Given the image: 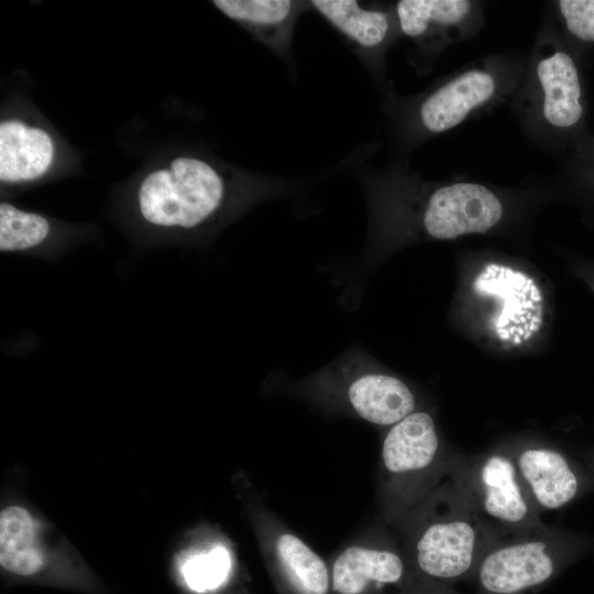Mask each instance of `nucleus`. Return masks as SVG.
<instances>
[{
	"mask_svg": "<svg viewBox=\"0 0 594 594\" xmlns=\"http://www.w3.org/2000/svg\"><path fill=\"white\" fill-rule=\"evenodd\" d=\"M403 552L416 578L450 585L473 579L485 551L499 538L448 477L400 518Z\"/></svg>",
	"mask_w": 594,
	"mask_h": 594,
	"instance_id": "1",
	"label": "nucleus"
},
{
	"mask_svg": "<svg viewBox=\"0 0 594 594\" xmlns=\"http://www.w3.org/2000/svg\"><path fill=\"white\" fill-rule=\"evenodd\" d=\"M300 387L319 405L378 427L388 428L417 410L408 384L375 369L360 346L344 351L306 377Z\"/></svg>",
	"mask_w": 594,
	"mask_h": 594,
	"instance_id": "2",
	"label": "nucleus"
},
{
	"mask_svg": "<svg viewBox=\"0 0 594 594\" xmlns=\"http://www.w3.org/2000/svg\"><path fill=\"white\" fill-rule=\"evenodd\" d=\"M451 457L428 411L415 410L388 427L381 464L392 513L402 518L427 498L446 480Z\"/></svg>",
	"mask_w": 594,
	"mask_h": 594,
	"instance_id": "3",
	"label": "nucleus"
},
{
	"mask_svg": "<svg viewBox=\"0 0 594 594\" xmlns=\"http://www.w3.org/2000/svg\"><path fill=\"white\" fill-rule=\"evenodd\" d=\"M448 477L502 538L546 527L508 447L479 454L453 453Z\"/></svg>",
	"mask_w": 594,
	"mask_h": 594,
	"instance_id": "4",
	"label": "nucleus"
},
{
	"mask_svg": "<svg viewBox=\"0 0 594 594\" xmlns=\"http://www.w3.org/2000/svg\"><path fill=\"white\" fill-rule=\"evenodd\" d=\"M229 188L224 177L209 162L180 156L170 169L150 173L138 191L140 212L151 224L191 230L226 208Z\"/></svg>",
	"mask_w": 594,
	"mask_h": 594,
	"instance_id": "5",
	"label": "nucleus"
},
{
	"mask_svg": "<svg viewBox=\"0 0 594 594\" xmlns=\"http://www.w3.org/2000/svg\"><path fill=\"white\" fill-rule=\"evenodd\" d=\"M564 563L557 536L543 529L503 537L483 554L473 575L477 594H532Z\"/></svg>",
	"mask_w": 594,
	"mask_h": 594,
	"instance_id": "6",
	"label": "nucleus"
},
{
	"mask_svg": "<svg viewBox=\"0 0 594 594\" xmlns=\"http://www.w3.org/2000/svg\"><path fill=\"white\" fill-rule=\"evenodd\" d=\"M330 576L332 594H399L418 581L403 550L388 544L344 548Z\"/></svg>",
	"mask_w": 594,
	"mask_h": 594,
	"instance_id": "7",
	"label": "nucleus"
},
{
	"mask_svg": "<svg viewBox=\"0 0 594 594\" xmlns=\"http://www.w3.org/2000/svg\"><path fill=\"white\" fill-rule=\"evenodd\" d=\"M498 198L485 186L455 183L432 191L422 209L420 226L433 239L452 240L484 233L501 220Z\"/></svg>",
	"mask_w": 594,
	"mask_h": 594,
	"instance_id": "8",
	"label": "nucleus"
},
{
	"mask_svg": "<svg viewBox=\"0 0 594 594\" xmlns=\"http://www.w3.org/2000/svg\"><path fill=\"white\" fill-rule=\"evenodd\" d=\"M508 448L521 482L540 514L560 509L574 499L580 480L563 453L536 442Z\"/></svg>",
	"mask_w": 594,
	"mask_h": 594,
	"instance_id": "9",
	"label": "nucleus"
},
{
	"mask_svg": "<svg viewBox=\"0 0 594 594\" xmlns=\"http://www.w3.org/2000/svg\"><path fill=\"white\" fill-rule=\"evenodd\" d=\"M268 570L279 594H330V568L298 536L283 527L268 535Z\"/></svg>",
	"mask_w": 594,
	"mask_h": 594,
	"instance_id": "10",
	"label": "nucleus"
},
{
	"mask_svg": "<svg viewBox=\"0 0 594 594\" xmlns=\"http://www.w3.org/2000/svg\"><path fill=\"white\" fill-rule=\"evenodd\" d=\"M228 18L244 24L271 51L286 57L294 28L309 2L292 0H216L212 2Z\"/></svg>",
	"mask_w": 594,
	"mask_h": 594,
	"instance_id": "11",
	"label": "nucleus"
},
{
	"mask_svg": "<svg viewBox=\"0 0 594 594\" xmlns=\"http://www.w3.org/2000/svg\"><path fill=\"white\" fill-rule=\"evenodd\" d=\"M495 91L494 78L486 72H466L428 96L419 108L424 128L441 133L462 122Z\"/></svg>",
	"mask_w": 594,
	"mask_h": 594,
	"instance_id": "12",
	"label": "nucleus"
},
{
	"mask_svg": "<svg viewBox=\"0 0 594 594\" xmlns=\"http://www.w3.org/2000/svg\"><path fill=\"white\" fill-rule=\"evenodd\" d=\"M54 157L50 134L20 120L0 124V180L18 183L44 175Z\"/></svg>",
	"mask_w": 594,
	"mask_h": 594,
	"instance_id": "13",
	"label": "nucleus"
},
{
	"mask_svg": "<svg viewBox=\"0 0 594 594\" xmlns=\"http://www.w3.org/2000/svg\"><path fill=\"white\" fill-rule=\"evenodd\" d=\"M309 4L358 50L359 55L380 48L391 32V19L385 11L365 8L359 1L312 0Z\"/></svg>",
	"mask_w": 594,
	"mask_h": 594,
	"instance_id": "14",
	"label": "nucleus"
},
{
	"mask_svg": "<svg viewBox=\"0 0 594 594\" xmlns=\"http://www.w3.org/2000/svg\"><path fill=\"white\" fill-rule=\"evenodd\" d=\"M537 75L544 95L543 116L557 128L575 124L582 116L581 87L572 58L557 52L537 66Z\"/></svg>",
	"mask_w": 594,
	"mask_h": 594,
	"instance_id": "15",
	"label": "nucleus"
},
{
	"mask_svg": "<svg viewBox=\"0 0 594 594\" xmlns=\"http://www.w3.org/2000/svg\"><path fill=\"white\" fill-rule=\"evenodd\" d=\"M0 563L7 571L24 576L38 572L44 564L37 525L23 507L10 506L1 512Z\"/></svg>",
	"mask_w": 594,
	"mask_h": 594,
	"instance_id": "16",
	"label": "nucleus"
},
{
	"mask_svg": "<svg viewBox=\"0 0 594 594\" xmlns=\"http://www.w3.org/2000/svg\"><path fill=\"white\" fill-rule=\"evenodd\" d=\"M465 0H402L396 12L400 31L409 37H420L435 26H450L469 12Z\"/></svg>",
	"mask_w": 594,
	"mask_h": 594,
	"instance_id": "17",
	"label": "nucleus"
},
{
	"mask_svg": "<svg viewBox=\"0 0 594 594\" xmlns=\"http://www.w3.org/2000/svg\"><path fill=\"white\" fill-rule=\"evenodd\" d=\"M51 230L46 218L18 209L9 202L0 205V251H26L40 245Z\"/></svg>",
	"mask_w": 594,
	"mask_h": 594,
	"instance_id": "18",
	"label": "nucleus"
},
{
	"mask_svg": "<svg viewBox=\"0 0 594 594\" xmlns=\"http://www.w3.org/2000/svg\"><path fill=\"white\" fill-rule=\"evenodd\" d=\"M232 569L229 551L217 546L189 553L180 563L179 572L186 586L196 593L212 592L222 586Z\"/></svg>",
	"mask_w": 594,
	"mask_h": 594,
	"instance_id": "19",
	"label": "nucleus"
},
{
	"mask_svg": "<svg viewBox=\"0 0 594 594\" xmlns=\"http://www.w3.org/2000/svg\"><path fill=\"white\" fill-rule=\"evenodd\" d=\"M559 7L572 34L594 41V0H562Z\"/></svg>",
	"mask_w": 594,
	"mask_h": 594,
	"instance_id": "20",
	"label": "nucleus"
},
{
	"mask_svg": "<svg viewBox=\"0 0 594 594\" xmlns=\"http://www.w3.org/2000/svg\"><path fill=\"white\" fill-rule=\"evenodd\" d=\"M399 594H459L449 585L418 580Z\"/></svg>",
	"mask_w": 594,
	"mask_h": 594,
	"instance_id": "21",
	"label": "nucleus"
}]
</instances>
